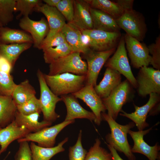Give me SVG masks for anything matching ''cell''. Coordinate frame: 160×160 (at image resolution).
<instances>
[{
	"instance_id": "obj_1",
	"label": "cell",
	"mask_w": 160,
	"mask_h": 160,
	"mask_svg": "<svg viewBox=\"0 0 160 160\" xmlns=\"http://www.w3.org/2000/svg\"><path fill=\"white\" fill-rule=\"evenodd\" d=\"M101 118L108 123L111 129V133L105 137L108 144L116 151L123 153L129 160H135L127 139L128 131L135 127V123L132 121L125 125L120 124L105 112L101 113Z\"/></svg>"
},
{
	"instance_id": "obj_2",
	"label": "cell",
	"mask_w": 160,
	"mask_h": 160,
	"mask_svg": "<svg viewBox=\"0 0 160 160\" xmlns=\"http://www.w3.org/2000/svg\"><path fill=\"white\" fill-rule=\"evenodd\" d=\"M44 76L50 89L58 96L75 93L86 84V75L65 73L54 75L44 73Z\"/></svg>"
},
{
	"instance_id": "obj_3",
	"label": "cell",
	"mask_w": 160,
	"mask_h": 160,
	"mask_svg": "<svg viewBox=\"0 0 160 160\" xmlns=\"http://www.w3.org/2000/svg\"><path fill=\"white\" fill-rule=\"evenodd\" d=\"M133 87L127 79L122 81L106 97L102 99L107 114L116 120L123 106L132 101L134 97Z\"/></svg>"
},
{
	"instance_id": "obj_4",
	"label": "cell",
	"mask_w": 160,
	"mask_h": 160,
	"mask_svg": "<svg viewBox=\"0 0 160 160\" xmlns=\"http://www.w3.org/2000/svg\"><path fill=\"white\" fill-rule=\"evenodd\" d=\"M120 29L127 34L140 41L144 40L147 31L145 18L142 14L133 9H125L122 15L116 20Z\"/></svg>"
},
{
	"instance_id": "obj_5",
	"label": "cell",
	"mask_w": 160,
	"mask_h": 160,
	"mask_svg": "<svg viewBox=\"0 0 160 160\" xmlns=\"http://www.w3.org/2000/svg\"><path fill=\"white\" fill-rule=\"evenodd\" d=\"M81 32L89 49L96 51L116 49L121 36L120 31L112 32L92 29Z\"/></svg>"
},
{
	"instance_id": "obj_6",
	"label": "cell",
	"mask_w": 160,
	"mask_h": 160,
	"mask_svg": "<svg viewBox=\"0 0 160 160\" xmlns=\"http://www.w3.org/2000/svg\"><path fill=\"white\" fill-rule=\"evenodd\" d=\"M79 52H73L56 60L49 65L48 74L54 75L69 73L79 75H86L87 65Z\"/></svg>"
},
{
	"instance_id": "obj_7",
	"label": "cell",
	"mask_w": 160,
	"mask_h": 160,
	"mask_svg": "<svg viewBox=\"0 0 160 160\" xmlns=\"http://www.w3.org/2000/svg\"><path fill=\"white\" fill-rule=\"evenodd\" d=\"M37 76L40 88L39 99L44 120L51 123L60 117V115L55 111L56 105L62 101V99L55 95L47 85L44 76V73L39 69Z\"/></svg>"
},
{
	"instance_id": "obj_8",
	"label": "cell",
	"mask_w": 160,
	"mask_h": 160,
	"mask_svg": "<svg viewBox=\"0 0 160 160\" xmlns=\"http://www.w3.org/2000/svg\"><path fill=\"white\" fill-rule=\"evenodd\" d=\"M113 54L105 63V67L114 69L124 76L133 87L136 89L137 82L129 61L124 36H121Z\"/></svg>"
},
{
	"instance_id": "obj_9",
	"label": "cell",
	"mask_w": 160,
	"mask_h": 160,
	"mask_svg": "<svg viewBox=\"0 0 160 160\" xmlns=\"http://www.w3.org/2000/svg\"><path fill=\"white\" fill-rule=\"evenodd\" d=\"M135 78L139 95L145 97L152 93L160 94V70L144 66Z\"/></svg>"
},
{
	"instance_id": "obj_10",
	"label": "cell",
	"mask_w": 160,
	"mask_h": 160,
	"mask_svg": "<svg viewBox=\"0 0 160 160\" xmlns=\"http://www.w3.org/2000/svg\"><path fill=\"white\" fill-rule=\"evenodd\" d=\"M75 120L63 122L51 127H45L35 132H31L23 137L17 140L18 143L23 141L36 142L38 145L44 147L54 146L58 134L68 125L74 123Z\"/></svg>"
},
{
	"instance_id": "obj_11",
	"label": "cell",
	"mask_w": 160,
	"mask_h": 160,
	"mask_svg": "<svg viewBox=\"0 0 160 160\" xmlns=\"http://www.w3.org/2000/svg\"><path fill=\"white\" fill-rule=\"evenodd\" d=\"M116 50V49H113L99 52L90 49L83 55L87 65L86 84L92 85L94 87L97 85V79L101 69Z\"/></svg>"
},
{
	"instance_id": "obj_12",
	"label": "cell",
	"mask_w": 160,
	"mask_h": 160,
	"mask_svg": "<svg viewBox=\"0 0 160 160\" xmlns=\"http://www.w3.org/2000/svg\"><path fill=\"white\" fill-rule=\"evenodd\" d=\"M124 37L128 56L133 67L140 69L144 66H148L151 57L148 47L127 34Z\"/></svg>"
},
{
	"instance_id": "obj_13",
	"label": "cell",
	"mask_w": 160,
	"mask_h": 160,
	"mask_svg": "<svg viewBox=\"0 0 160 160\" xmlns=\"http://www.w3.org/2000/svg\"><path fill=\"white\" fill-rule=\"evenodd\" d=\"M71 94L77 99L83 100L90 108L95 116V123L100 125L102 121L101 113L105 112L106 109L102 98L96 93L94 87L86 84L80 90Z\"/></svg>"
},
{
	"instance_id": "obj_14",
	"label": "cell",
	"mask_w": 160,
	"mask_h": 160,
	"mask_svg": "<svg viewBox=\"0 0 160 160\" xmlns=\"http://www.w3.org/2000/svg\"><path fill=\"white\" fill-rule=\"evenodd\" d=\"M19 26L24 31L29 33L33 40L34 47L38 49L49 31L47 21L44 17L35 21L28 16L23 17L20 20Z\"/></svg>"
},
{
	"instance_id": "obj_15",
	"label": "cell",
	"mask_w": 160,
	"mask_h": 160,
	"mask_svg": "<svg viewBox=\"0 0 160 160\" xmlns=\"http://www.w3.org/2000/svg\"><path fill=\"white\" fill-rule=\"evenodd\" d=\"M160 94L152 93L149 95L148 102L144 105L138 107L134 104V112L128 113L122 110L120 115L126 117L131 119L135 123L138 130H143L145 127L149 126L146 122L147 116L152 109L160 102Z\"/></svg>"
},
{
	"instance_id": "obj_16",
	"label": "cell",
	"mask_w": 160,
	"mask_h": 160,
	"mask_svg": "<svg viewBox=\"0 0 160 160\" xmlns=\"http://www.w3.org/2000/svg\"><path fill=\"white\" fill-rule=\"evenodd\" d=\"M152 129L151 127L145 130L134 131L129 130L128 132L132 139L134 144L131 148L132 152L143 154L149 160H160L159 145L156 143L154 145L151 146L144 140V136Z\"/></svg>"
},
{
	"instance_id": "obj_17",
	"label": "cell",
	"mask_w": 160,
	"mask_h": 160,
	"mask_svg": "<svg viewBox=\"0 0 160 160\" xmlns=\"http://www.w3.org/2000/svg\"><path fill=\"white\" fill-rule=\"evenodd\" d=\"M90 7L86 0H74L73 17L72 21L68 23L81 32L93 29V22L90 12Z\"/></svg>"
},
{
	"instance_id": "obj_18",
	"label": "cell",
	"mask_w": 160,
	"mask_h": 160,
	"mask_svg": "<svg viewBox=\"0 0 160 160\" xmlns=\"http://www.w3.org/2000/svg\"><path fill=\"white\" fill-rule=\"evenodd\" d=\"M34 11L43 13L47 18L49 31L44 40L48 39L61 31L66 23L65 19L56 7L41 4L36 7Z\"/></svg>"
},
{
	"instance_id": "obj_19",
	"label": "cell",
	"mask_w": 160,
	"mask_h": 160,
	"mask_svg": "<svg viewBox=\"0 0 160 160\" xmlns=\"http://www.w3.org/2000/svg\"><path fill=\"white\" fill-rule=\"evenodd\" d=\"M67 109V114L64 120H75L77 119H85L92 121L95 116L92 112L85 109L79 104L77 99L71 94L60 96Z\"/></svg>"
},
{
	"instance_id": "obj_20",
	"label": "cell",
	"mask_w": 160,
	"mask_h": 160,
	"mask_svg": "<svg viewBox=\"0 0 160 160\" xmlns=\"http://www.w3.org/2000/svg\"><path fill=\"white\" fill-rule=\"evenodd\" d=\"M61 31L66 42L73 52L82 53L84 55L90 50L81 32L73 25L66 23Z\"/></svg>"
},
{
	"instance_id": "obj_21",
	"label": "cell",
	"mask_w": 160,
	"mask_h": 160,
	"mask_svg": "<svg viewBox=\"0 0 160 160\" xmlns=\"http://www.w3.org/2000/svg\"><path fill=\"white\" fill-rule=\"evenodd\" d=\"M29 133L25 127L19 126L14 120L5 127H0V155L13 141L23 137Z\"/></svg>"
},
{
	"instance_id": "obj_22",
	"label": "cell",
	"mask_w": 160,
	"mask_h": 160,
	"mask_svg": "<svg viewBox=\"0 0 160 160\" xmlns=\"http://www.w3.org/2000/svg\"><path fill=\"white\" fill-rule=\"evenodd\" d=\"M121 82V75L119 73L106 68L103 79L94 88L98 95L103 99L107 97Z\"/></svg>"
},
{
	"instance_id": "obj_23",
	"label": "cell",
	"mask_w": 160,
	"mask_h": 160,
	"mask_svg": "<svg viewBox=\"0 0 160 160\" xmlns=\"http://www.w3.org/2000/svg\"><path fill=\"white\" fill-rule=\"evenodd\" d=\"M93 29L109 32H119L120 28L116 20L108 14L90 7Z\"/></svg>"
},
{
	"instance_id": "obj_24",
	"label": "cell",
	"mask_w": 160,
	"mask_h": 160,
	"mask_svg": "<svg viewBox=\"0 0 160 160\" xmlns=\"http://www.w3.org/2000/svg\"><path fill=\"white\" fill-rule=\"evenodd\" d=\"M31 43L33 40L31 35L26 32L8 27L0 28V43L4 44Z\"/></svg>"
},
{
	"instance_id": "obj_25",
	"label": "cell",
	"mask_w": 160,
	"mask_h": 160,
	"mask_svg": "<svg viewBox=\"0 0 160 160\" xmlns=\"http://www.w3.org/2000/svg\"><path fill=\"white\" fill-rule=\"evenodd\" d=\"M39 113H34L29 115H23L17 111L14 121L20 126L25 127L31 132H35L51 125L52 123L44 120L39 122Z\"/></svg>"
},
{
	"instance_id": "obj_26",
	"label": "cell",
	"mask_w": 160,
	"mask_h": 160,
	"mask_svg": "<svg viewBox=\"0 0 160 160\" xmlns=\"http://www.w3.org/2000/svg\"><path fill=\"white\" fill-rule=\"evenodd\" d=\"M17 111L12 96L0 95V127H5L12 122Z\"/></svg>"
},
{
	"instance_id": "obj_27",
	"label": "cell",
	"mask_w": 160,
	"mask_h": 160,
	"mask_svg": "<svg viewBox=\"0 0 160 160\" xmlns=\"http://www.w3.org/2000/svg\"><path fill=\"white\" fill-rule=\"evenodd\" d=\"M68 140V137L65 138L57 146L52 147L40 146L31 142L30 146L32 160H50L55 155L65 151L63 146Z\"/></svg>"
},
{
	"instance_id": "obj_28",
	"label": "cell",
	"mask_w": 160,
	"mask_h": 160,
	"mask_svg": "<svg viewBox=\"0 0 160 160\" xmlns=\"http://www.w3.org/2000/svg\"><path fill=\"white\" fill-rule=\"evenodd\" d=\"M32 44L29 43L10 44L0 43V56L7 60L13 67L20 55L30 48Z\"/></svg>"
},
{
	"instance_id": "obj_29",
	"label": "cell",
	"mask_w": 160,
	"mask_h": 160,
	"mask_svg": "<svg viewBox=\"0 0 160 160\" xmlns=\"http://www.w3.org/2000/svg\"><path fill=\"white\" fill-rule=\"evenodd\" d=\"M92 8L103 11L115 20L123 14L124 9L116 1L109 0H86Z\"/></svg>"
},
{
	"instance_id": "obj_30",
	"label": "cell",
	"mask_w": 160,
	"mask_h": 160,
	"mask_svg": "<svg viewBox=\"0 0 160 160\" xmlns=\"http://www.w3.org/2000/svg\"><path fill=\"white\" fill-rule=\"evenodd\" d=\"M36 91L26 79L17 84L13 92L12 97L16 104L20 105L27 102L35 96Z\"/></svg>"
},
{
	"instance_id": "obj_31",
	"label": "cell",
	"mask_w": 160,
	"mask_h": 160,
	"mask_svg": "<svg viewBox=\"0 0 160 160\" xmlns=\"http://www.w3.org/2000/svg\"><path fill=\"white\" fill-rule=\"evenodd\" d=\"M43 51L44 61L46 63L49 64L73 52L66 42L56 47L43 50Z\"/></svg>"
},
{
	"instance_id": "obj_32",
	"label": "cell",
	"mask_w": 160,
	"mask_h": 160,
	"mask_svg": "<svg viewBox=\"0 0 160 160\" xmlns=\"http://www.w3.org/2000/svg\"><path fill=\"white\" fill-rule=\"evenodd\" d=\"M16 0H0V24L4 26L13 20Z\"/></svg>"
},
{
	"instance_id": "obj_33",
	"label": "cell",
	"mask_w": 160,
	"mask_h": 160,
	"mask_svg": "<svg viewBox=\"0 0 160 160\" xmlns=\"http://www.w3.org/2000/svg\"><path fill=\"white\" fill-rule=\"evenodd\" d=\"M99 139L95 140L93 146L87 152L84 160H113L111 153L100 146Z\"/></svg>"
},
{
	"instance_id": "obj_34",
	"label": "cell",
	"mask_w": 160,
	"mask_h": 160,
	"mask_svg": "<svg viewBox=\"0 0 160 160\" xmlns=\"http://www.w3.org/2000/svg\"><path fill=\"white\" fill-rule=\"evenodd\" d=\"M41 2L39 0H16L15 12H20L17 18L18 19L22 16H28L36 7L42 4Z\"/></svg>"
},
{
	"instance_id": "obj_35",
	"label": "cell",
	"mask_w": 160,
	"mask_h": 160,
	"mask_svg": "<svg viewBox=\"0 0 160 160\" xmlns=\"http://www.w3.org/2000/svg\"><path fill=\"white\" fill-rule=\"evenodd\" d=\"M16 84L10 73L0 71V95L12 96Z\"/></svg>"
},
{
	"instance_id": "obj_36",
	"label": "cell",
	"mask_w": 160,
	"mask_h": 160,
	"mask_svg": "<svg viewBox=\"0 0 160 160\" xmlns=\"http://www.w3.org/2000/svg\"><path fill=\"white\" fill-rule=\"evenodd\" d=\"M17 108L18 112L25 115L41 112L39 99L36 96L22 104L17 105Z\"/></svg>"
},
{
	"instance_id": "obj_37",
	"label": "cell",
	"mask_w": 160,
	"mask_h": 160,
	"mask_svg": "<svg viewBox=\"0 0 160 160\" xmlns=\"http://www.w3.org/2000/svg\"><path fill=\"white\" fill-rule=\"evenodd\" d=\"M82 130H80L75 144L69 149V160H84L87 153L81 143Z\"/></svg>"
},
{
	"instance_id": "obj_38",
	"label": "cell",
	"mask_w": 160,
	"mask_h": 160,
	"mask_svg": "<svg viewBox=\"0 0 160 160\" xmlns=\"http://www.w3.org/2000/svg\"><path fill=\"white\" fill-rule=\"evenodd\" d=\"M56 7L64 17L68 23L73 19L74 12V0H60Z\"/></svg>"
},
{
	"instance_id": "obj_39",
	"label": "cell",
	"mask_w": 160,
	"mask_h": 160,
	"mask_svg": "<svg viewBox=\"0 0 160 160\" xmlns=\"http://www.w3.org/2000/svg\"><path fill=\"white\" fill-rule=\"evenodd\" d=\"M149 54L152 55L150 64L155 69L160 70V35L156 38L155 43L148 47Z\"/></svg>"
},
{
	"instance_id": "obj_40",
	"label": "cell",
	"mask_w": 160,
	"mask_h": 160,
	"mask_svg": "<svg viewBox=\"0 0 160 160\" xmlns=\"http://www.w3.org/2000/svg\"><path fill=\"white\" fill-rule=\"evenodd\" d=\"M65 42L64 36L61 31L51 38L44 40L39 49L43 50L49 48L55 47Z\"/></svg>"
},
{
	"instance_id": "obj_41",
	"label": "cell",
	"mask_w": 160,
	"mask_h": 160,
	"mask_svg": "<svg viewBox=\"0 0 160 160\" xmlns=\"http://www.w3.org/2000/svg\"><path fill=\"white\" fill-rule=\"evenodd\" d=\"M15 156V160H32L31 150L27 141L21 142Z\"/></svg>"
},
{
	"instance_id": "obj_42",
	"label": "cell",
	"mask_w": 160,
	"mask_h": 160,
	"mask_svg": "<svg viewBox=\"0 0 160 160\" xmlns=\"http://www.w3.org/2000/svg\"><path fill=\"white\" fill-rule=\"evenodd\" d=\"M13 67L5 58L0 56V71L10 73Z\"/></svg>"
},
{
	"instance_id": "obj_43",
	"label": "cell",
	"mask_w": 160,
	"mask_h": 160,
	"mask_svg": "<svg viewBox=\"0 0 160 160\" xmlns=\"http://www.w3.org/2000/svg\"><path fill=\"white\" fill-rule=\"evenodd\" d=\"M107 145L112 155L113 160H124L119 156L117 151L111 145L107 144Z\"/></svg>"
},
{
	"instance_id": "obj_44",
	"label": "cell",
	"mask_w": 160,
	"mask_h": 160,
	"mask_svg": "<svg viewBox=\"0 0 160 160\" xmlns=\"http://www.w3.org/2000/svg\"><path fill=\"white\" fill-rule=\"evenodd\" d=\"M160 102L156 104L151 110L149 113L150 116L157 115L160 112Z\"/></svg>"
},
{
	"instance_id": "obj_45",
	"label": "cell",
	"mask_w": 160,
	"mask_h": 160,
	"mask_svg": "<svg viewBox=\"0 0 160 160\" xmlns=\"http://www.w3.org/2000/svg\"><path fill=\"white\" fill-rule=\"evenodd\" d=\"M60 0H44L43 1L48 5L56 7Z\"/></svg>"
},
{
	"instance_id": "obj_46",
	"label": "cell",
	"mask_w": 160,
	"mask_h": 160,
	"mask_svg": "<svg viewBox=\"0 0 160 160\" xmlns=\"http://www.w3.org/2000/svg\"><path fill=\"white\" fill-rule=\"evenodd\" d=\"M9 154V153H8L7 155L6 156V157L4 159H3V160H5V159H6L7 157V156H8Z\"/></svg>"
},
{
	"instance_id": "obj_47",
	"label": "cell",
	"mask_w": 160,
	"mask_h": 160,
	"mask_svg": "<svg viewBox=\"0 0 160 160\" xmlns=\"http://www.w3.org/2000/svg\"><path fill=\"white\" fill-rule=\"evenodd\" d=\"M1 27V25L0 24V28Z\"/></svg>"
}]
</instances>
